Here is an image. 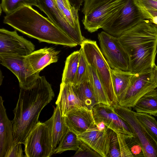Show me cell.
Instances as JSON below:
<instances>
[{"mask_svg": "<svg viewBox=\"0 0 157 157\" xmlns=\"http://www.w3.org/2000/svg\"><path fill=\"white\" fill-rule=\"evenodd\" d=\"M74 157H102L87 144L81 141V143L74 155Z\"/></svg>", "mask_w": 157, "mask_h": 157, "instance_id": "obj_33", "label": "cell"}, {"mask_svg": "<svg viewBox=\"0 0 157 157\" xmlns=\"http://www.w3.org/2000/svg\"><path fill=\"white\" fill-rule=\"evenodd\" d=\"M25 5L37 7V0H2L1 7L8 14Z\"/></svg>", "mask_w": 157, "mask_h": 157, "instance_id": "obj_30", "label": "cell"}, {"mask_svg": "<svg viewBox=\"0 0 157 157\" xmlns=\"http://www.w3.org/2000/svg\"><path fill=\"white\" fill-rule=\"evenodd\" d=\"M92 109L96 124L103 122L108 128L116 132L133 134L128 124L116 113L112 105L98 104Z\"/></svg>", "mask_w": 157, "mask_h": 157, "instance_id": "obj_14", "label": "cell"}, {"mask_svg": "<svg viewBox=\"0 0 157 157\" xmlns=\"http://www.w3.org/2000/svg\"><path fill=\"white\" fill-rule=\"evenodd\" d=\"M3 22L40 42L70 47L78 45L60 27L31 6H23L6 14Z\"/></svg>", "mask_w": 157, "mask_h": 157, "instance_id": "obj_3", "label": "cell"}, {"mask_svg": "<svg viewBox=\"0 0 157 157\" xmlns=\"http://www.w3.org/2000/svg\"><path fill=\"white\" fill-rule=\"evenodd\" d=\"M59 52L53 48L45 47L34 51L25 56V59L32 72L39 75L46 66L57 62Z\"/></svg>", "mask_w": 157, "mask_h": 157, "instance_id": "obj_17", "label": "cell"}, {"mask_svg": "<svg viewBox=\"0 0 157 157\" xmlns=\"http://www.w3.org/2000/svg\"><path fill=\"white\" fill-rule=\"evenodd\" d=\"M126 0H112L85 15L82 20L85 29L93 33L102 28L117 17Z\"/></svg>", "mask_w": 157, "mask_h": 157, "instance_id": "obj_10", "label": "cell"}, {"mask_svg": "<svg viewBox=\"0 0 157 157\" xmlns=\"http://www.w3.org/2000/svg\"><path fill=\"white\" fill-rule=\"evenodd\" d=\"M26 157H50L54 150L47 126L40 121L26 137L24 144Z\"/></svg>", "mask_w": 157, "mask_h": 157, "instance_id": "obj_9", "label": "cell"}, {"mask_svg": "<svg viewBox=\"0 0 157 157\" xmlns=\"http://www.w3.org/2000/svg\"><path fill=\"white\" fill-rule=\"evenodd\" d=\"M135 114L138 121L157 141V121L155 118L147 114L135 112Z\"/></svg>", "mask_w": 157, "mask_h": 157, "instance_id": "obj_29", "label": "cell"}, {"mask_svg": "<svg viewBox=\"0 0 157 157\" xmlns=\"http://www.w3.org/2000/svg\"><path fill=\"white\" fill-rule=\"evenodd\" d=\"M134 74L129 71L111 69L112 84L117 102L127 90Z\"/></svg>", "mask_w": 157, "mask_h": 157, "instance_id": "obj_21", "label": "cell"}, {"mask_svg": "<svg viewBox=\"0 0 157 157\" xmlns=\"http://www.w3.org/2000/svg\"><path fill=\"white\" fill-rule=\"evenodd\" d=\"M73 86L83 106L92 109L96 105L98 104L89 80H86L78 85Z\"/></svg>", "mask_w": 157, "mask_h": 157, "instance_id": "obj_25", "label": "cell"}, {"mask_svg": "<svg viewBox=\"0 0 157 157\" xmlns=\"http://www.w3.org/2000/svg\"><path fill=\"white\" fill-rule=\"evenodd\" d=\"M88 68L89 81L98 104L111 105L95 68L89 64Z\"/></svg>", "mask_w": 157, "mask_h": 157, "instance_id": "obj_26", "label": "cell"}, {"mask_svg": "<svg viewBox=\"0 0 157 157\" xmlns=\"http://www.w3.org/2000/svg\"><path fill=\"white\" fill-rule=\"evenodd\" d=\"M37 7L44 13L52 22L64 31L72 39L80 45L85 38L81 31L74 28L63 15L53 0H37Z\"/></svg>", "mask_w": 157, "mask_h": 157, "instance_id": "obj_13", "label": "cell"}, {"mask_svg": "<svg viewBox=\"0 0 157 157\" xmlns=\"http://www.w3.org/2000/svg\"><path fill=\"white\" fill-rule=\"evenodd\" d=\"M79 50L80 58L77 74L73 84L74 86L78 85L86 80H89L88 64L82 48H81Z\"/></svg>", "mask_w": 157, "mask_h": 157, "instance_id": "obj_31", "label": "cell"}, {"mask_svg": "<svg viewBox=\"0 0 157 157\" xmlns=\"http://www.w3.org/2000/svg\"><path fill=\"white\" fill-rule=\"evenodd\" d=\"M145 19L142 12L134 0H127L117 17L102 29L109 34L118 37Z\"/></svg>", "mask_w": 157, "mask_h": 157, "instance_id": "obj_8", "label": "cell"}, {"mask_svg": "<svg viewBox=\"0 0 157 157\" xmlns=\"http://www.w3.org/2000/svg\"><path fill=\"white\" fill-rule=\"evenodd\" d=\"M35 49L30 41L19 36L17 30L10 31L0 29V54L26 56Z\"/></svg>", "mask_w": 157, "mask_h": 157, "instance_id": "obj_11", "label": "cell"}, {"mask_svg": "<svg viewBox=\"0 0 157 157\" xmlns=\"http://www.w3.org/2000/svg\"><path fill=\"white\" fill-rule=\"evenodd\" d=\"M89 65L95 69L111 105L117 103L113 90L111 69L98 47L96 41L85 38L80 45Z\"/></svg>", "mask_w": 157, "mask_h": 157, "instance_id": "obj_4", "label": "cell"}, {"mask_svg": "<svg viewBox=\"0 0 157 157\" xmlns=\"http://www.w3.org/2000/svg\"><path fill=\"white\" fill-rule=\"evenodd\" d=\"M1 64L10 70L17 78L20 88H28L35 82L39 74H33L25 59V56L0 54Z\"/></svg>", "mask_w": 157, "mask_h": 157, "instance_id": "obj_12", "label": "cell"}, {"mask_svg": "<svg viewBox=\"0 0 157 157\" xmlns=\"http://www.w3.org/2000/svg\"><path fill=\"white\" fill-rule=\"evenodd\" d=\"M140 8L145 19L151 20L152 22L157 25V10H148Z\"/></svg>", "mask_w": 157, "mask_h": 157, "instance_id": "obj_37", "label": "cell"}, {"mask_svg": "<svg viewBox=\"0 0 157 157\" xmlns=\"http://www.w3.org/2000/svg\"><path fill=\"white\" fill-rule=\"evenodd\" d=\"M64 17L75 29L81 31L78 10L72 6L68 0H53Z\"/></svg>", "mask_w": 157, "mask_h": 157, "instance_id": "obj_27", "label": "cell"}, {"mask_svg": "<svg viewBox=\"0 0 157 157\" xmlns=\"http://www.w3.org/2000/svg\"><path fill=\"white\" fill-rule=\"evenodd\" d=\"M153 69L133 75L128 88L117 102L119 105L133 107L141 98L157 88Z\"/></svg>", "mask_w": 157, "mask_h": 157, "instance_id": "obj_7", "label": "cell"}, {"mask_svg": "<svg viewBox=\"0 0 157 157\" xmlns=\"http://www.w3.org/2000/svg\"><path fill=\"white\" fill-rule=\"evenodd\" d=\"M97 128L100 130H103L107 127L103 122H100L96 124Z\"/></svg>", "mask_w": 157, "mask_h": 157, "instance_id": "obj_39", "label": "cell"}, {"mask_svg": "<svg viewBox=\"0 0 157 157\" xmlns=\"http://www.w3.org/2000/svg\"><path fill=\"white\" fill-rule=\"evenodd\" d=\"M20 88L12 122L14 143L24 144L27 136L39 122L41 111L55 94L44 76H39L31 87Z\"/></svg>", "mask_w": 157, "mask_h": 157, "instance_id": "obj_1", "label": "cell"}, {"mask_svg": "<svg viewBox=\"0 0 157 157\" xmlns=\"http://www.w3.org/2000/svg\"><path fill=\"white\" fill-rule=\"evenodd\" d=\"M117 38L128 56L129 71L139 74L154 68L157 53V25L145 19Z\"/></svg>", "mask_w": 157, "mask_h": 157, "instance_id": "obj_2", "label": "cell"}, {"mask_svg": "<svg viewBox=\"0 0 157 157\" xmlns=\"http://www.w3.org/2000/svg\"><path fill=\"white\" fill-rule=\"evenodd\" d=\"M136 113L157 116V90L156 89L141 98L133 107Z\"/></svg>", "mask_w": 157, "mask_h": 157, "instance_id": "obj_23", "label": "cell"}, {"mask_svg": "<svg viewBox=\"0 0 157 157\" xmlns=\"http://www.w3.org/2000/svg\"><path fill=\"white\" fill-rule=\"evenodd\" d=\"M22 148L21 144L17 143L14 144L9 149L5 157H24Z\"/></svg>", "mask_w": 157, "mask_h": 157, "instance_id": "obj_36", "label": "cell"}, {"mask_svg": "<svg viewBox=\"0 0 157 157\" xmlns=\"http://www.w3.org/2000/svg\"><path fill=\"white\" fill-rule=\"evenodd\" d=\"M153 70L154 79L157 86V66L156 65Z\"/></svg>", "mask_w": 157, "mask_h": 157, "instance_id": "obj_40", "label": "cell"}, {"mask_svg": "<svg viewBox=\"0 0 157 157\" xmlns=\"http://www.w3.org/2000/svg\"><path fill=\"white\" fill-rule=\"evenodd\" d=\"M128 146L133 157H144L143 149L137 138L134 135H125Z\"/></svg>", "mask_w": 157, "mask_h": 157, "instance_id": "obj_32", "label": "cell"}, {"mask_svg": "<svg viewBox=\"0 0 157 157\" xmlns=\"http://www.w3.org/2000/svg\"><path fill=\"white\" fill-rule=\"evenodd\" d=\"M140 8L148 10H157V0H134Z\"/></svg>", "mask_w": 157, "mask_h": 157, "instance_id": "obj_35", "label": "cell"}, {"mask_svg": "<svg viewBox=\"0 0 157 157\" xmlns=\"http://www.w3.org/2000/svg\"><path fill=\"white\" fill-rule=\"evenodd\" d=\"M113 131L106 128L103 130L97 127L89 129L78 135V138L102 157L108 155L110 144Z\"/></svg>", "mask_w": 157, "mask_h": 157, "instance_id": "obj_16", "label": "cell"}, {"mask_svg": "<svg viewBox=\"0 0 157 157\" xmlns=\"http://www.w3.org/2000/svg\"><path fill=\"white\" fill-rule=\"evenodd\" d=\"M107 157H133L127 145L125 134L113 131Z\"/></svg>", "mask_w": 157, "mask_h": 157, "instance_id": "obj_22", "label": "cell"}, {"mask_svg": "<svg viewBox=\"0 0 157 157\" xmlns=\"http://www.w3.org/2000/svg\"><path fill=\"white\" fill-rule=\"evenodd\" d=\"M71 5L77 9L78 11L80 10L82 4L84 0H68Z\"/></svg>", "mask_w": 157, "mask_h": 157, "instance_id": "obj_38", "label": "cell"}, {"mask_svg": "<svg viewBox=\"0 0 157 157\" xmlns=\"http://www.w3.org/2000/svg\"><path fill=\"white\" fill-rule=\"evenodd\" d=\"M56 104L59 107L63 117L66 116L73 109L83 106L73 85L62 82L60 84L59 92Z\"/></svg>", "mask_w": 157, "mask_h": 157, "instance_id": "obj_18", "label": "cell"}, {"mask_svg": "<svg viewBox=\"0 0 157 157\" xmlns=\"http://www.w3.org/2000/svg\"><path fill=\"white\" fill-rule=\"evenodd\" d=\"M65 118L68 129L77 136L96 127L92 109L84 106L73 109Z\"/></svg>", "mask_w": 157, "mask_h": 157, "instance_id": "obj_15", "label": "cell"}, {"mask_svg": "<svg viewBox=\"0 0 157 157\" xmlns=\"http://www.w3.org/2000/svg\"><path fill=\"white\" fill-rule=\"evenodd\" d=\"M100 50L110 67L129 71L128 56L117 37L105 31L98 34Z\"/></svg>", "mask_w": 157, "mask_h": 157, "instance_id": "obj_6", "label": "cell"}, {"mask_svg": "<svg viewBox=\"0 0 157 157\" xmlns=\"http://www.w3.org/2000/svg\"><path fill=\"white\" fill-rule=\"evenodd\" d=\"M44 123L48 128L54 150L68 129L65 117L62 116L58 106L54 109L52 117Z\"/></svg>", "mask_w": 157, "mask_h": 157, "instance_id": "obj_20", "label": "cell"}, {"mask_svg": "<svg viewBox=\"0 0 157 157\" xmlns=\"http://www.w3.org/2000/svg\"><path fill=\"white\" fill-rule=\"evenodd\" d=\"M4 101L0 97V157H5L6 153L14 144L12 121L8 118Z\"/></svg>", "mask_w": 157, "mask_h": 157, "instance_id": "obj_19", "label": "cell"}, {"mask_svg": "<svg viewBox=\"0 0 157 157\" xmlns=\"http://www.w3.org/2000/svg\"><path fill=\"white\" fill-rule=\"evenodd\" d=\"M81 142V140L75 133L67 130L58 145L54 149L53 154H61L69 150L77 151Z\"/></svg>", "mask_w": 157, "mask_h": 157, "instance_id": "obj_28", "label": "cell"}, {"mask_svg": "<svg viewBox=\"0 0 157 157\" xmlns=\"http://www.w3.org/2000/svg\"><path fill=\"white\" fill-rule=\"evenodd\" d=\"M80 55L79 50L73 52L67 57L62 74L61 82L73 84L78 67Z\"/></svg>", "mask_w": 157, "mask_h": 157, "instance_id": "obj_24", "label": "cell"}, {"mask_svg": "<svg viewBox=\"0 0 157 157\" xmlns=\"http://www.w3.org/2000/svg\"><path fill=\"white\" fill-rule=\"evenodd\" d=\"M112 106L116 113L129 125L143 149L144 157H157V141L138 121L135 112L117 103Z\"/></svg>", "mask_w": 157, "mask_h": 157, "instance_id": "obj_5", "label": "cell"}, {"mask_svg": "<svg viewBox=\"0 0 157 157\" xmlns=\"http://www.w3.org/2000/svg\"><path fill=\"white\" fill-rule=\"evenodd\" d=\"M112 0H84L82 12L85 15L94 10L98 7Z\"/></svg>", "mask_w": 157, "mask_h": 157, "instance_id": "obj_34", "label": "cell"}]
</instances>
